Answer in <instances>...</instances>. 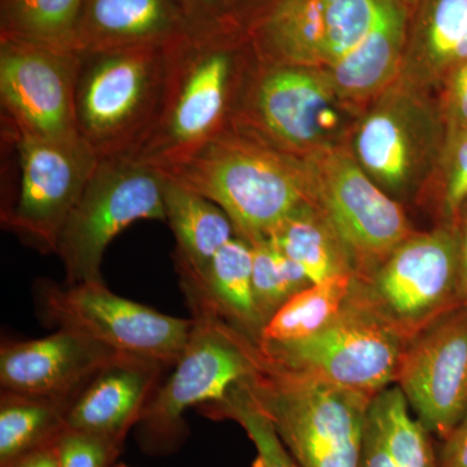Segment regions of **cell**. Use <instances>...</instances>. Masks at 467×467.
I'll return each instance as SVG.
<instances>
[{
  "mask_svg": "<svg viewBox=\"0 0 467 467\" xmlns=\"http://www.w3.org/2000/svg\"><path fill=\"white\" fill-rule=\"evenodd\" d=\"M407 343L353 285L342 310L317 334L259 348L276 364L373 398L396 383Z\"/></svg>",
  "mask_w": 467,
  "mask_h": 467,
  "instance_id": "9c48e42d",
  "label": "cell"
},
{
  "mask_svg": "<svg viewBox=\"0 0 467 467\" xmlns=\"http://www.w3.org/2000/svg\"><path fill=\"white\" fill-rule=\"evenodd\" d=\"M272 0H234L235 3L236 12L241 18L243 26L247 29L252 21L254 20L263 9L266 7Z\"/></svg>",
  "mask_w": 467,
  "mask_h": 467,
  "instance_id": "f35d334b",
  "label": "cell"
},
{
  "mask_svg": "<svg viewBox=\"0 0 467 467\" xmlns=\"http://www.w3.org/2000/svg\"><path fill=\"white\" fill-rule=\"evenodd\" d=\"M169 370L158 362L119 355L76 396L67 410V429L124 444Z\"/></svg>",
  "mask_w": 467,
  "mask_h": 467,
  "instance_id": "e0dca14e",
  "label": "cell"
},
{
  "mask_svg": "<svg viewBox=\"0 0 467 467\" xmlns=\"http://www.w3.org/2000/svg\"><path fill=\"white\" fill-rule=\"evenodd\" d=\"M261 63L327 66V42L319 0H272L247 26Z\"/></svg>",
  "mask_w": 467,
  "mask_h": 467,
  "instance_id": "7402d4cb",
  "label": "cell"
},
{
  "mask_svg": "<svg viewBox=\"0 0 467 467\" xmlns=\"http://www.w3.org/2000/svg\"><path fill=\"white\" fill-rule=\"evenodd\" d=\"M324 16L327 66L333 67L350 54L370 32L378 0H319ZM325 67V69H326Z\"/></svg>",
  "mask_w": 467,
  "mask_h": 467,
  "instance_id": "4dcf8cb0",
  "label": "cell"
},
{
  "mask_svg": "<svg viewBox=\"0 0 467 467\" xmlns=\"http://www.w3.org/2000/svg\"><path fill=\"white\" fill-rule=\"evenodd\" d=\"M313 202L339 234L364 278L413 232L400 202L371 180L348 144L303 158Z\"/></svg>",
  "mask_w": 467,
  "mask_h": 467,
  "instance_id": "7c38bea8",
  "label": "cell"
},
{
  "mask_svg": "<svg viewBox=\"0 0 467 467\" xmlns=\"http://www.w3.org/2000/svg\"><path fill=\"white\" fill-rule=\"evenodd\" d=\"M454 223L459 233L460 299L461 304H467V201L461 205Z\"/></svg>",
  "mask_w": 467,
  "mask_h": 467,
  "instance_id": "8d00e7d4",
  "label": "cell"
},
{
  "mask_svg": "<svg viewBox=\"0 0 467 467\" xmlns=\"http://www.w3.org/2000/svg\"><path fill=\"white\" fill-rule=\"evenodd\" d=\"M400 79L431 91L467 61V0H420Z\"/></svg>",
  "mask_w": 467,
  "mask_h": 467,
  "instance_id": "ffe728a7",
  "label": "cell"
},
{
  "mask_svg": "<svg viewBox=\"0 0 467 467\" xmlns=\"http://www.w3.org/2000/svg\"><path fill=\"white\" fill-rule=\"evenodd\" d=\"M266 238L294 261L312 284L356 275L355 264L339 234L313 202L295 209Z\"/></svg>",
  "mask_w": 467,
  "mask_h": 467,
  "instance_id": "d4e9b609",
  "label": "cell"
},
{
  "mask_svg": "<svg viewBox=\"0 0 467 467\" xmlns=\"http://www.w3.org/2000/svg\"><path fill=\"white\" fill-rule=\"evenodd\" d=\"M400 2L405 5V7L409 9V12H410L411 15H413V12L416 11L418 5H420V0H400Z\"/></svg>",
  "mask_w": 467,
  "mask_h": 467,
  "instance_id": "ab89813d",
  "label": "cell"
},
{
  "mask_svg": "<svg viewBox=\"0 0 467 467\" xmlns=\"http://www.w3.org/2000/svg\"><path fill=\"white\" fill-rule=\"evenodd\" d=\"M164 98L155 125L133 158L173 167L232 128L254 63L247 30L192 32L167 47Z\"/></svg>",
  "mask_w": 467,
  "mask_h": 467,
  "instance_id": "6da1fadb",
  "label": "cell"
},
{
  "mask_svg": "<svg viewBox=\"0 0 467 467\" xmlns=\"http://www.w3.org/2000/svg\"><path fill=\"white\" fill-rule=\"evenodd\" d=\"M168 46L78 52L76 125L98 159L134 156L164 98Z\"/></svg>",
  "mask_w": 467,
  "mask_h": 467,
  "instance_id": "5b68a950",
  "label": "cell"
},
{
  "mask_svg": "<svg viewBox=\"0 0 467 467\" xmlns=\"http://www.w3.org/2000/svg\"><path fill=\"white\" fill-rule=\"evenodd\" d=\"M164 180L133 156L99 160L58 239L67 285L103 282L104 252L119 233L137 221H167Z\"/></svg>",
  "mask_w": 467,
  "mask_h": 467,
  "instance_id": "ba28073f",
  "label": "cell"
},
{
  "mask_svg": "<svg viewBox=\"0 0 467 467\" xmlns=\"http://www.w3.org/2000/svg\"><path fill=\"white\" fill-rule=\"evenodd\" d=\"M198 410L213 420H235L244 430L256 448L254 467H297L269 418L254 402L244 380L232 387L223 400L202 405Z\"/></svg>",
  "mask_w": 467,
  "mask_h": 467,
  "instance_id": "f1b7e54d",
  "label": "cell"
},
{
  "mask_svg": "<svg viewBox=\"0 0 467 467\" xmlns=\"http://www.w3.org/2000/svg\"><path fill=\"white\" fill-rule=\"evenodd\" d=\"M441 467H467V425L457 427L447 438L442 439L438 451Z\"/></svg>",
  "mask_w": 467,
  "mask_h": 467,
  "instance_id": "d590c367",
  "label": "cell"
},
{
  "mask_svg": "<svg viewBox=\"0 0 467 467\" xmlns=\"http://www.w3.org/2000/svg\"><path fill=\"white\" fill-rule=\"evenodd\" d=\"M192 32L216 33L244 29L234 0H174Z\"/></svg>",
  "mask_w": 467,
  "mask_h": 467,
  "instance_id": "836d02e7",
  "label": "cell"
},
{
  "mask_svg": "<svg viewBox=\"0 0 467 467\" xmlns=\"http://www.w3.org/2000/svg\"><path fill=\"white\" fill-rule=\"evenodd\" d=\"M463 423H466V425H467V420H465V422H463Z\"/></svg>",
  "mask_w": 467,
  "mask_h": 467,
  "instance_id": "b9f144b4",
  "label": "cell"
},
{
  "mask_svg": "<svg viewBox=\"0 0 467 467\" xmlns=\"http://www.w3.org/2000/svg\"><path fill=\"white\" fill-rule=\"evenodd\" d=\"M356 290L410 340L460 306L459 233L454 223L411 233Z\"/></svg>",
  "mask_w": 467,
  "mask_h": 467,
  "instance_id": "8fae6325",
  "label": "cell"
},
{
  "mask_svg": "<svg viewBox=\"0 0 467 467\" xmlns=\"http://www.w3.org/2000/svg\"><path fill=\"white\" fill-rule=\"evenodd\" d=\"M17 155L15 196L3 205L2 225L42 254L58 239L99 159L79 137L45 140L7 134Z\"/></svg>",
  "mask_w": 467,
  "mask_h": 467,
  "instance_id": "4fadbf2b",
  "label": "cell"
},
{
  "mask_svg": "<svg viewBox=\"0 0 467 467\" xmlns=\"http://www.w3.org/2000/svg\"><path fill=\"white\" fill-rule=\"evenodd\" d=\"M82 0H0V38L73 48Z\"/></svg>",
  "mask_w": 467,
  "mask_h": 467,
  "instance_id": "83f0119b",
  "label": "cell"
},
{
  "mask_svg": "<svg viewBox=\"0 0 467 467\" xmlns=\"http://www.w3.org/2000/svg\"><path fill=\"white\" fill-rule=\"evenodd\" d=\"M164 177L165 213L175 238L174 265L182 291L190 290L201 285L211 261L236 233L214 202Z\"/></svg>",
  "mask_w": 467,
  "mask_h": 467,
  "instance_id": "44dd1931",
  "label": "cell"
},
{
  "mask_svg": "<svg viewBox=\"0 0 467 467\" xmlns=\"http://www.w3.org/2000/svg\"><path fill=\"white\" fill-rule=\"evenodd\" d=\"M73 48L0 38V101L7 134L45 140L79 137Z\"/></svg>",
  "mask_w": 467,
  "mask_h": 467,
  "instance_id": "5bb4252c",
  "label": "cell"
},
{
  "mask_svg": "<svg viewBox=\"0 0 467 467\" xmlns=\"http://www.w3.org/2000/svg\"><path fill=\"white\" fill-rule=\"evenodd\" d=\"M244 383L297 467H359L371 396L276 364L261 350Z\"/></svg>",
  "mask_w": 467,
  "mask_h": 467,
  "instance_id": "3957f363",
  "label": "cell"
},
{
  "mask_svg": "<svg viewBox=\"0 0 467 467\" xmlns=\"http://www.w3.org/2000/svg\"><path fill=\"white\" fill-rule=\"evenodd\" d=\"M359 467H441L431 434L396 384L371 399Z\"/></svg>",
  "mask_w": 467,
  "mask_h": 467,
  "instance_id": "603a6c76",
  "label": "cell"
},
{
  "mask_svg": "<svg viewBox=\"0 0 467 467\" xmlns=\"http://www.w3.org/2000/svg\"><path fill=\"white\" fill-rule=\"evenodd\" d=\"M36 310L46 324L85 335L125 356L171 368L182 355L192 319L164 315L113 294L104 282H38Z\"/></svg>",
  "mask_w": 467,
  "mask_h": 467,
  "instance_id": "30bf717a",
  "label": "cell"
},
{
  "mask_svg": "<svg viewBox=\"0 0 467 467\" xmlns=\"http://www.w3.org/2000/svg\"><path fill=\"white\" fill-rule=\"evenodd\" d=\"M58 467H110L117 462L124 444L67 429L57 444Z\"/></svg>",
  "mask_w": 467,
  "mask_h": 467,
  "instance_id": "d6a6232c",
  "label": "cell"
},
{
  "mask_svg": "<svg viewBox=\"0 0 467 467\" xmlns=\"http://www.w3.org/2000/svg\"><path fill=\"white\" fill-rule=\"evenodd\" d=\"M441 189V207L454 223L467 201V130L445 135L434 177Z\"/></svg>",
  "mask_w": 467,
  "mask_h": 467,
  "instance_id": "1f68e13d",
  "label": "cell"
},
{
  "mask_svg": "<svg viewBox=\"0 0 467 467\" xmlns=\"http://www.w3.org/2000/svg\"><path fill=\"white\" fill-rule=\"evenodd\" d=\"M192 327L182 355L162 380L137 425L138 441L150 453H168L182 442L189 409L223 400L232 387L259 368V346L217 313L189 301Z\"/></svg>",
  "mask_w": 467,
  "mask_h": 467,
  "instance_id": "8992f818",
  "label": "cell"
},
{
  "mask_svg": "<svg viewBox=\"0 0 467 467\" xmlns=\"http://www.w3.org/2000/svg\"><path fill=\"white\" fill-rule=\"evenodd\" d=\"M192 32L174 0H82L75 50L169 46Z\"/></svg>",
  "mask_w": 467,
  "mask_h": 467,
  "instance_id": "d6986e66",
  "label": "cell"
},
{
  "mask_svg": "<svg viewBox=\"0 0 467 467\" xmlns=\"http://www.w3.org/2000/svg\"><path fill=\"white\" fill-rule=\"evenodd\" d=\"M186 301H198L257 344L264 322L254 301L250 243L235 236L217 252L201 285L183 290Z\"/></svg>",
  "mask_w": 467,
  "mask_h": 467,
  "instance_id": "cb8c5ba5",
  "label": "cell"
},
{
  "mask_svg": "<svg viewBox=\"0 0 467 467\" xmlns=\"http://www.w3.org/2000/svg\"><path fill=\"white\" fill-rule=\"evenodd\" d=\"M57 444L26 454L5 467H58Z\"/></svg>",
  "mask_w": 467,
  "mask_h": 467,
  "instance_id": "74e56055",
  "label": "cell"
},
{
  "mask_svg": "<svg viewBox=\"0 0 467 467\" xmlns=\"http://www.w3.org/2000/svg\"><path fill=\"white\" fill-rule=\"evenodd\" d=\"M356 275H339L310 285L292 296L264 326L261 348L299 342L328 325L348 300Z\"/></svg>",
  "mask_w": 467,
  "mask_h": 467,
  "instance_id": "4316f807",
  "label": "cell"
},
{
  "mask_svg": "<svg viewBox=\"0 0 467 467\" xmlns=\"http://www.w3.org/2000/svg\"><path fill=\"white\" fill-rule=\"evenodd\" d=\"M396 386L420 425L445 439L467 420V304L411 337Z\"/></svg>",
  "mask_w": 467,
  "mask_h": 467,
  "instance_id": "9a60e30c",
  "label": "cell"
},
{
  "mask_svg": "<svg viewBox=\"0 0 467 467\" xmlns=\"http://www.w3.org/2000/svg\"><path fill=\"white\" fill-rule=\"evenodd\" d=\"M361 113L340 97L324 67L254 58L232 128L303 159L348 144Z\"/></svg>",
  "mask_w": 467,
  "mask_h": 467,
  "instance_id": "277c9868",
  "label": "cell"
},
{
  "mask_svg": "<svg viewBox=\"0 0 467 467\" xmlns=\"http://www.w3.org/2000/svg\"><path fill=\"white\" fill-rule=\"evenodd\" d=\"M110 467H130V466L126 465V463L116 462V463H113V465Z\"/></svg>",
  "mask_w": 467,
  "mask_h": 467,
  "instance_id": "60d3db41",
  "label": "cell"
},
{
  "mask_svg": "<svg viewBox=\"0 0 467 467\" xmlns=\"http://www.w3.org/2000/svg\"><path fill=\"white\" fill-rule=\"evenodd\" d=\"M445 135L441 103L399 78L358 117L348 147L371 180L400 201L434 177Z\"/></svg>",
  "mask_w": 467,
  "mask_h": 467,
  "instance_id": "52a82bcc",
  "label": "cell"
},
{
  "mask_svg": "<svg viewBox=\"0 0 467 467\" xmlns=\"http://www.w3.org/2000/svg\"><path fill=\"white\" fill-rule=\"evenodd\" d=\"M250 244L254 301L265 326L292 296L313 284L269 239H259Z\"/></svg>",
  "mask_w": 467,
  "mask_h": 467,
  "instance_id": "f546056e",
  "label": "cell"
},
{
  "mask_svg": "<svg viewBox=\"0 0 467 467\" xmlns=\"http://www.w3.org/2000/svg\"><path fill=\"white\" fill-rule=\"evenodd\" d=\"M441 109L447 134L467 130V61L441 82Z\"/></svg>",
  "mask_w": 467,
  "mask_h": 467,
  "instance_id": "e575fe53",
  "label": "cell"
},
{
  "mask_svg": "<svg viewBox=\"0 0 467 467\" xmlns=\"http://www.w3.org/2000/svg\"><path fill=\"white\" fill-rule=\"evenodd\" d=\"M411 14L400 0H378L370 32L346 57L326 67L331 82L349 106L364 112L401 76Z\"/></svg>",
  "mask_w": 467,
  "mask_h": 467,
  "instance_id": "ac0fdd59",
  "label": "cell"
},
{
  "mask_svg": "<svg viewBox=\"0 0 467 467\" xmlns=\"http://www.w3.org/2000/svg\"><path fill=\"white\" fill-rule=\"evenodd\" d=\"M73 400L75 398H43L2 392L0 467L57 444L67 430V414Z\"/></svg>",
  "mask_w": 467,
  "mask_h": 467,
  "instance_id": "484cf974",
  "label": "cell"
},
{
  "mask_svg": "<svg viewBox=\"0 0 467 467\" xmlns=\"http://www.w3.org/2000/svg\"><path fill=\"white\" fill-rule=\"evenodd\" d=\"M119 353L67 328L0 348L2 392L72 399ZM125 356V355H124Z\"/></svg>",
  "mask_w": 467,
  "mask_h": 467,
  "instance_id": "2e32d148",
  "label": "cell"
},
{
  "mask_svg": "<svg viewBox=\"0 0 467 467\" xmlns=\"http://www.w3.org/2000/svg\"><path fill=\"white\" fill-rule=\"evenodd\" d=\"M160 171L223 209L248 243L266 238L295 209L313 202L303 159L233 128Z\"/></svg>",
  "mask_w": 467,
  "mask_h": 467,
  "instance_id": "7a4b0ae2",
  "label": "cell"
}]
</instances>
